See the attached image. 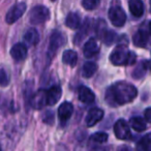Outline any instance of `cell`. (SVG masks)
Listing matches in <instances>:
<instances>
[{"instance_id":"44dd1931","label":"cell","mask_w":151,"mask_h":151,"mask_svg":"<svg viewBox=\"0 0 151 151\" xmlns=\"http://www.w3.org/2000/svg\"><path fill=\"white\" fill-rule=\"evenodd\" d=\"M147 42H148V35L144 30H139L134 35V44L137 47H140V48L145 47L147 45Z\"/></svg>"},{"instance_id":"ba28073f","label":"cell","mask_w":151,"mask_h":151,"mask_svg":"<svg viewBox=\"0 0 151 151\" xmlns=\"http://www.w3.org/2000/svg\"><path fill=\"white\" fill-rule=\"evenodd\" d=\"M103 117H104L103 110L99 109V108H93V109H91L90 111L88 112L85 121H86L87 126L91 127V126H94L97 122L101 121V120L103 119Z\"/></svg>"},{"instance_id":"4fadbf2b","label":"cell","mask_w":151,"mask_h":151,"mask_svg":"<svg viewBox=\"0 0 151 151\" xmlns=\"http://www.w3.org/2000/svg\"><path fill=\"white\" fill-rule=\"evenodd\" d=\"M31 106L34 109H42V107L47 105V91L40 90L32 96V99L30 101Z\"/></svg>"},{"instance_id":"d4e9b609","label":"cell","mask_w":151,"mask_h":151,"mask_svg":"<svg viewBox=\"0 0 151 151\" xmlns=\"http://www.w3.org/2000/svg\"><path fill=\"white\" fill-rule=\"evenodd\" d=\"M9 83V78L6 70L3 67H0V86H7Z\"/></svg>"},{"instance_id":"8992f818","label":"cell","mask_w":151,"mask_h":151,"mask_svg":"<svg viewBox=\"0 0 151 151\" xmlns=\"http://www.w3.org/2000/svg\"><path fill=\"white\" fill-rule=\"evenodd\" d=\"M109 19L115 27H122L126 22V15L120 6H113L109 11Z\"/></svg>"},{"instance_id":"83f0119b","label":"cell","mask_w":151,"mask_h":151,"mask_svg":"<svg viewBox=\"0 0 151 151\" xmlns=\"http://www.w3.org/2000/svg\"><path fill=\"white\" fill-rule=\"evenodd\" d=\"M144 116H145V119L151 123V108H148V109L145 110Z\"/></svg>"},{"instance_id":"2e32d148","label":"cell","mask_w":151,"mask_h":151,"mask_svg":"<svg viewBox=\"0 0 151 151\" xmlns=\"http://www.w3.org/2000/svg\"><path fill=\"white\" fill-rule=\"evenodd\" d=\"M24 40L30 46H34L37 45L40 42V34H38L37 30L34 28H29L24 34Z\"/></svg>"},{"instance_id":"6da1fadb","label":"cell","mask_w":151,"mask_h":151,"mask_svg":"<svg viewBox=\"0 0 151 151\" xmlns=\"http://www.w3.org/2000/svg\"><path fill=\"white\" fill-rule=\"evenodd\" d=\"M137 94L138 91L134 85L126 82H118L107 90L106 99L111 106H120L132 101Z\"/></svg>"},{"instance_id":"9c48e42d","label":"cell","mask_w":151,"mask_h":151,"mask_svg":"<svg viewBox=\"0 0 151 151\" xmlns=\"http://www.w3.org/2000/svg\"><path fill=\"white\" fill-rule=\"evenodd\" d=\"M73 113V106L68 101H64L59 106L58 109V116L61 123H65L69 118L71 117Z\"/></svg>"},{"instance_id":"8fae6325","label":"cell","mask_w":151,"mask_h":151,"mask_svg":"<svg viewBox=\"0 0 151 151\" xmlns=\"http://www.w3.org/2000/svg\"><path fill=\"white\" fill-rule=\"evenodd\" d=\"M11 56L16 61H22L27 56V48L23 44H16L11 49Z\"/></svg>"},{"instance_id":"7402d4cb","label":"cell","mask_w":151,"mask_h":151,"mask_svg":"<svg viewBox=\"0 0 151 151\" xmlns=\"http://www.w3.org/2000/svg\"><path fill=\"white\" fill-rule=\"evenodd\" d=\"M129 124L136 132H143L146 129V123L142 117H132L129 120Z\"/></svg>"},{"instance_id":"603a6c76","label":"cell","mask_w":151,"mask_h":151,"mask_svg":"<svg viewBox=\"0 0 151 151\" xmlns=\"http://www.w3.org/2000/svg\"><path fill=\"white\" fill-rule=\"evenodd\" d=\"M101 38L104 40V42L107 46H111L116 40V33L114 31H112V30H106L105 33L101 35Z\"/></svg>"},{"instance_id":"9a60e30c","label":"cell","mask_w":151,"mask_h":151,"mask_svg":"<svg viewBox=\"0 0 151 151\" xmlns=\"http://www.w3.org/2000/svg\"><path fill=\"white\" fill-rule=\"evenodd\" d=\"M129 11L132 15L136 18H140L144 15V3L141 0H130L128 2Z\"/></svg>"},{"instance_id":"f1b7e54d","label":"cell","mask_w":151,"mask_h":151,"mask_svg":"<svg viewBox=\"0 0 151 151\" xmlns=\"http://www.w3.org/2000/svg\"><path fill=\"white\" fill-rule=\"evenodd\" d=\"M120 151H134L132 148H129V147H122L121 149H120Z\"/></svg>"},{"instance_id":"277c9868","label":"cell","mask_w":151,"mask_h":151,"mask_svg":"<svg viewBox=\"0 0 151 151\" xmlns=\"http://www.w3.org/2000/svg\"><path fill=\"white\" fill-rule=\"evenodd\" d=\"M65 44V37L61 32L54 31L51 34L50 37V44H49L48 49V58L52 59L55 56L57 50Z\"/></svg>"},{"instance_id":"1f68e13d","label":"cell","mask_w":151,"mask_h":151,"mask_svg":"<svg viewBox=\"0 0 151 151\" xmlns=\"http://www.w3.org/2000/svg\"><path fill=\"white\" fill-rule=\"evenodd\" d=\"M0 151H2V150H1V146H0Z\"/></svg>"},{"instance_id":"3957f363","label":"cell","mask_w":151,"mask_h":151,"mask_svg":"<svg viewBox=\"0 0 151 151\" xmlns=\"http://www.w3.org/2000/svg\"><path fill=\"white\" fill-rule=\"evenodd\" d=\"M50 18V12L44 5H36L30 11L29 20L32 25H40L48 21Z\"/></svg>"},{"instance_id":"d6986e66","label":"cell","mask_w":151,"mask_h":151,"mask_svg":"<svg viewBox=\"0 0 151 151\" xmlns=\"http://www.w3.org/2000/svg\"><path fill=\"white\" fill-rule=\"evenodd\" d=\"M62 61L65 64H68L70 66H75L78 61V54L73 50H66L62 54Z\"/></svg>"},{"instance_id":"7a4b0ae2","label":"cell","mask_w":151,"mask_h":151,"mask_svg":"<svg viewBox=\"0 0 151 151\" xmlns=\"http://www.w3.org/2000/svg\"><path fill=\"white\" fill-rule=\"evenodd\" d=\"M110 60L114 65H130L136 62V54L128 51L125 46L120 45L111 53Z\"/></svg>"},{"instance_id":"4dcf8cb0","label":"cell","mask_w":151,"mask_h":151,"mask_svg":"<svg viewBox=\"0 0 151 151\" xmlns=\"http://www.w3.org/2000/svg\"><path fill=\"white\" fill-rule=\"evenodd\" d=\"M150 13H151V1H150Z\"/></svg>"},{"instance_id":"ac0fdd59","label":"cell","mask_w":151,"mask_h":151,"mask_svg":"<svg viewBox=\"0 0 151 151\" xmlns=\"http://www.w3.org/2000/svg\"><path fill=\"white\" fill-rule=\"evenodd\" d=\"M65 24L70 29H78L81 26V19L80 16L77 13H69L65 20Z\"/></svg>"},{"instance_id":"52a82bcc","label":"cell","mask_w":151,"mask_h":151,"mask_svg":"<svg viewBox=\"0 0 151 151\" xmlns=\"http://www.w3.org/2000/svg\"><path fill=\"white\" fill-rule=\"evenodd\" d=\"M115 136L120 140H129L132 139V132L128 123L124 119H119L114 125Z\"/></svg>"},{"instance_id":"30bf717a","label":"cell","mask_w":151,"mask_h":151,"mask_svg":"<svg viewBox=\"0 0 151 151\" xmlns=\"http://www.w3.org/2000/svg\"><path fill=\"white\" fill-rule=\"evenodd\" d=\"M62 94V91L59 86H52L49 90H47V105L54 106L59 101Z\"/></svg>"},{"instance_id":"cb8c5ba5","label":"cell","mask_w":151,"mask_h":151,"mask_svg":"<svg viewBox=\"0 0 151 151\" xmlns=\"http://www.w3.org/2000/svg\"><path fill=\"white\" fill-rule=\"evenodd\" d=\"M91 141H93V142L95 143H105L107 142L108 140V134H106V132H95V134H93L92 136H91Z\"/></svg>"},{"instance_id":"5bb4252c","label":"cell","mask_w":151,"mask_h":151,"mask_svg":"<svg viewBox=\"0 0 151 151\" xmlns=\"http://www.w3.org/2000/svg\"><path fill=\"white\" fill-rule=\"evenodd\" d=\"M99 52V46L97 42L93 38L89 40L84 45V50H83V54L86 58H91V57L95 56L97 53Z\"/></svg>"},{"instance_id":"7c38bea8","label":"cell","mask_w":151,"mask_h":151,"mask_svg":"<svg viewBox=\"0 0 151 151\" xmlns=\"http://www.w3.org/2000/svg\"><path fill=\"white\" fill-rule=\"evenodd\" d=\"M78 96L82 103L84 104H91L94 101L95 95L94 93L91 91L90 88L86 86H81L78 89Z\"/></svg>"},{"instance_id":"ffe728a7","label":"cell","mask_w":151,"mask_h":151,"mask_svg":"<svg viewBox=\"0 0 151 151\" xmlns=\"http://www.w3.org/2000/svg\"><path fill=\"white\" fill-rule=\"evenodd\" d=\"M97 70V64L94 62H91V61H88V62L84 63L82 67V73L85 78H91Z\"/></svg>"},{"instance_id":"484cf974","label":"cell","mask_w":151,"mask_h":151,"mask_svg":"<svg viewBox=\"0 0 151 151\" xmlns=\"http://www.w3.org/2000/svg\"><path fill=\"white\" fill-rule=\"evenodd\" d=\"M146 67L147 66H145L144 63H140L139 66L134 69V73H132V77L136 78V79H141L142 77H144L145 71H146Z\"/></svg>"},{"instance_id":"e0dca14e","label":"cell","mask_w":151,"mask_h":151,"mask_svg":"<svg viewBox=\"0 0 151 151\" xmlns=\"http://www.w3.org/2000/svg\"><path fill=\"white\" fill-rule=\"evenodd\" d=\"M137 151H151V132L145 134L136 145Z\"/></svg>"},{"instance_id":"f546056e","label":"cell","mask_w":151,"mask_h":151,"mask_svg":"<svg viewBox=\"0 0 151 151\" xmlns=\"http://www.w3.org/2000/svg\"><path fill=\"white\" fill-rule=\"evenodd\" d=\"M149 33L151 34V22L149 23Z\"/></svg>"},{"instance_id":"5b68a950","label":"cell","mask_w":151,"mask_h":151,"mask_svg":"<svg viewBox=\"0 0 151 151\" xmlns=\"http://www.w3.org/2000/svg\"><path fill=\"white\" fill-rule=\"evenodd\" d=\"M26 9H27V4L25 2L16 3L7 12L6 16H5V22L7 24H14L24 15V13L26 12Z\"/></svg>"},{"instance_id":"4316f807","label":"cell","mask_w":151,"mask_h":151,"mask_svg":"<svg viewBox=\"0 0 151 151\" xmlns=\"http://www.w3.org/2000/svg\"><path fill=\"white\" fill-rule=\"evenodd\" d=\"M99 4V0H83L82 1V5L86 9H88V11L94 9Z\"/></svg>"}]
</instances>
